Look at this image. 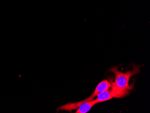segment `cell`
<instances>
[{
    "label": "cell",
    "mask_w": 150,
    "mask_h": 113,
    "mask_svg": "<svg viewBox=\"0 0 150 113\" xmlns=\"http://www.w3.org/2000/svg\"><path fill=\"white\" fill-rule=\"evenodd\" d=\"M97 96V98L94 99L96 104L109 100L113 98L112 93V89L110 87V88L108 90L99 93Z\"/></svg>",
    "instance_id": "obj_3"
},
{
    "label": "cell",
    "mask_w": 150,
    "mask_h": 113,
    "mask_svg": "<svg viewBox=\"0 0 150 113\" xmlns=\"http://www.w3.org/2000/svg\"><path fill=\"white\" fill-rule=\"evenodd\" d=\"M95 104H96V103L94 99L84 102L78 107L76 113H87Z\"/></svg>",
    "instance_id": "obj_4"
},
{
    "label": "cell",
    "mask_w": 150,
    "mask_h": 113,
    "mask_svg": "<svg viewBox=\"0 0 150 113\" xmlns=\"http://www.w3.org/2000/svg\"><path fill=\"white\" fill-rule=\"evenodd\" d=\"M115 76L114 82H111V87L113 97L122 98L129 93V90L133 89V84L129 85L130 77L139 74L140 66L134 65L132 71H128L126 72H120L117 66L112 67L110 70Z\"/></svg>",
    "instance_id": "obj_1"
},
{
    "label": "cell",
    "mask_w": 150,
    "mask_h": 113,
    "mask_svg": "<svg viewBox=\"0 0 150 113\" xmlns=\"http://www.w3.org/2000/svg\"><path fill=\"white\" fill-rule=\"evenodd\" d=\"M111 86V83L108 81L107 80H104L103 81L101 82L98 83V85L97 86L96 88L95 89L92 94L90 97L86 98L84 101H81V103L84 102H88V101H91L96 96H97L98 94L101 92L106 91L110 88Z\"/></svg>",
    "instance_id": "obj_2"
}]
</instances>
